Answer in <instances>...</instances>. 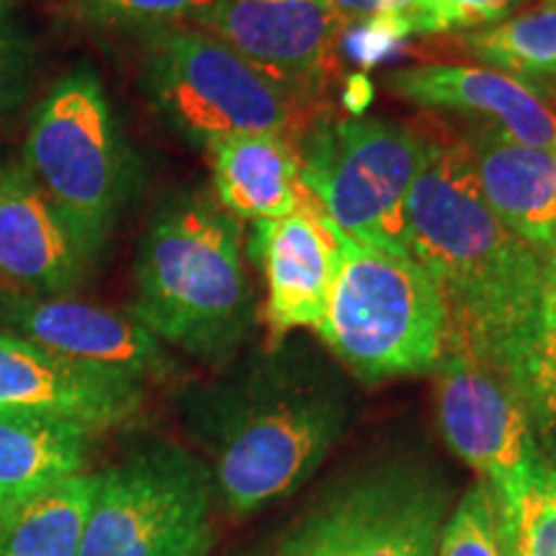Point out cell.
<instances>
[{
  "label": "cell",
  "instance_id": "obj_1",
  "mask_svg": "<svg viewBox=\"0 0 556 556\" xmlns=\"http://www.w3.org/2000/svg\"><path fill=\"white\" fill-rule=\"evenodd\" d=\"M184 409L222 505L248 516L323 467L345 433L351 400L332 361L307 340L283 338L227 379L189 392Z\"/></svg>",
  "mask_w": 556,
  "mask_h": 556
},
{
  "label": "cell",
  "instance_id": "obj_2",
  "mask_svg": "<svg viewBox=\"0 0 556 556\" xmlns=\"http://www.w3.org/2000/svg\"><path fill=\"white\" fill-rule=\"evenodd\" d=\"M407 240L448 312V340L497 368L536 304L544 253L486 206L464 142L428 139L407 197Z\"/></svg>",
  "mask_w": 556,
  "mask_h": 556
},
{
  "label": "cell",
  "instance_id": "obj_3",
  "mask_svg": "<svg viewBox=\"0 0 556 556\" xmlns=\"http://www.w3.org/2000/svg\"><path fill=\"white\" fill-rule=\"evenodd\" d=\"M131 315L206 364H227L258 325L242 222L204 189L170 193L144 227Z\"/></svg>",
  "mask_w": 556,
  "mask_h": 556
},
{
  "label": "cell",
  "instance_id": "obj_4",
  "mask_svg": "<svg viewBox=\"0 0 556 556\" xmlns=\"http://www.w3.org/2000/svg\"><path fill=\"white\" fill-rule=\"evenodd\" d=\"M139 31L144 99L191 148L208 150L238 135H283L296 142L328 111L189 24Z\"/></svg>",
  "mask_w": 556,
  "mask_h": 556
},
{
  "label": "cell",
  "instance_id": "obj_5",
  "mask_svg": "<svg viewBox=\"0 0 556 556\" xmlns=\"http://www.w3.org/2000/svg\"><path fill=\"white\" fill-rule=\"evenodd\" d=\"M317 336L366 384L433 374L448 340V312L409 253L343 235V255Z\"/></svg>",
  "mask_w": 556,
  "mask_h": 556
},
{
  "label": "cell",
  "instance_id": "obj_6",
  "mask_svg": "<svg viewBox=\"0 0 556 556\" xmlns=\"http://www.w3.org/2000/svg\"><path fill=\"white\" fill-rule=\"evenodd\" d=\"M24 168L52 201L90 266L99 263L131 191V160L93 67L67 70L34 109Z\"/></svg>",
  "mask_w": 556,
  "mask_h": 556
},
{
  "label": "cell",
  "instance_id": "obj_7",
  "mask_svg": "<svg viewBox=\"0 0 556 556\" xmlns=\"http://www.w3.org/2000/svg\"><path fill=\"white\" fill-rule=\"evenodd\" d=\"M426 148L407 124L330 109L296 139L302 186L319 212L348 240L394 253H409L407 197Z\"/></svg>",
  "mask_w": 556,
  "mask_h": 556
},
{
  "label": "cell",
  "instance_id": "obj_8",
  "mask_svg": "<svg viewBox=\"0 0 556 556\" xmlns=\"http://www.w3.org/2000/svg\"><path fill=\"white\" fill-rule=\"evenodd\" d=\"M214 497L201 458L176 443H144L96 471L80 556H208Z\"/></svg>",
  "mask_w": 556,
  "mask_h": 556
},
{
  "label": "cell",
  "instance_id": "obj_9",
  "mask_svg": "<svg viewBox=\"0 0 556 556\" xmlns=\"http://www.w3.org/2000/svg\"><path fill=\"white\" fill-rule=\"evenodd\" d=\"M448 490L426 467L389 462L348 475L287 528L276 556H438Z\"/></svg>",
  "mask_w": 556,
  "mask_h": 556
},
{
  "label": "cell",
  "instance_id": "obj_10",
  "mask_svg": "<svg viewBox=\"0 0 556 556\" xmlns=\"http://www.w3.org/2000/svg\"><path fill=\"white\" fill-rule=\"evenodd\" d=\"M433 374L443 438L503 503L544 462L520 400L497 368L464 348L446 345Z\"/></svg>",
  "mask_w": 556,
  "mask_h": 556
},
{
  "label": "cell",
  "instance_id": "obj_11",
  "mask_svg": "<svg viewBox=\"0 0 556 556\" xmlns=\"http://www.w3.org/2000/svg\"><path fill=\"white\" fill-rule=\"evenodd\" d=\"M180 24L212 34L276 80L323 101L340 73L348 21L328 0H217Z\"/></svg>",
  "mask_w": 556,
  "mask_h": 556
},
{
  "label": "cell",
  "instance_id": "obj_12",
  "mask_svg": "<svg viewBox=\"0 0 556 556\" xmlns=\"http://www.w3.org/2000/svg\"><path fill=\"white\" fill-rule=\"evenodd\" d=\"M245 253L258 266L266 289L258 317L268 328V345L296 330H317L338 276L343 232L315 201L307 197L281 219L253 222Z\"/></svg>",
  "mask_w": 556,
  "mask_h": 556
},
{
  "label": "cell",
  "instance_id": "obj_13",
  "mask_svg": "<svg viewBox=\"0 0 556 556\" xmlns=\"http://www.w3.org/2000/svg\"><path fill=\"white\" fill-rule=\"evenodd\" d=\"M0 332L137 381L168 377L173 361L131 312L73 296H26L0 291Z\"/></svg>",
  "mask_w": 556,
  "mask_h": 556
},
{
  "label": "cell",
  "instance_id": "obj_14",
  "mask_svg": "<svg viewBox=\"0 0 556 556\" xmlns=\"http://www.w3.org/2000/svg\"><path fill=\"white\" fill-rule=\"evenodd\" d=\"M142 405V381L0 332V407L58 417L96 435L129 426Z\"/></svg>",
  "mask_w": 556,
  "mask_h": 556
},
{
  "label": "cell",
  "instance_id": "obj_15",
  "mask_svg": "<svg viewBox=\"0 0 556 556\" xmlns=\"http://www.w3.org/2000/svg\"><path fill=\"white\" fill-rule=\"evenodd\" d=\"M384 88L415 106L451 111L556 155L554 88H541L484 65L430 62L389 70Z\"/></svg>",
  "mask_w": 556,
  "mask_h": 556
},
{
  "label": "cell",
  "instance_id": "obj_16",
  "mask_svg": "<svg viewBox=\"0 0 556 556\" xmlns=\"http://www.w3.org/2000/svg\"><path fill=\"white\" fill-rule=\"evenodd\" d=\"M90 263L24 163L0 165V283L26 296H70Z\"/></svg>",
  "mask_w": 556,
  "mask_h": 556
},
{
  "label": "cell",
  "instance_id": "obj_17",
  "mask_svg": "<svg viewBox=\"0 0 556 556\" xmlns=\"http://www.w3.org/2000/svg\"><path fill=\"white\" fill-rule=\"evenodd\" d=\"M471 168L486 206L541 253L556 250V155L475 124L467 139Z\"/></svg>",
  "mask_w": 556,
  "mask_h": 556
},
{
  "label": "cell",
  "instance_id": "obj_18",
  "mask_svg": "<svg viewBox=\"0 0 556 556\" xmlns=\"http://www.w3.org/2000/svg\"><path fill=\"white\" fill-rule=\"evenodd\" d=\"M214 199L238 219H281L307 201L294 139L238 135L214 142Z\"/></svg>",
  "mask_w": 556,
  "mask_h": 556
},
{
  "label": "cell",
  "instance_id": "obj_19",
  "mask_svg": "<svg viewBox=\"0 0 556 556\" xmlns=\"http://www.w3.org/2000/svg\"><path fill=\"white\" fill-rule=\"evenodd\" d=\"M90 438L58 417L0 407V528L26 503L83 475Z\"/></svg>",
  "mask_w": 556,
  "mask_h": 556
},
{
  "label": "cell",
  "instance_id": "obj_20",
  "mask_svg": "<svg viewBox=\"0 0 556 556\" xmlns=\"http://www.w3.org/2000/svg\"><path fill=\"white\" fill-rule=\"evenodd\" d=\"M500 374L520 400L539 456L556 467V250L544 253L536 304L507 343Z\"/></svg>",
  "mask_w": 556,
  "mask_h": 556
},
{
  "label": "cell",
  "instance_id": "obj_21",
  "mask_svg": "<svg viewBox=\"0 0 556 556\" xmlns=\"http://www.w3.org/2000/svg\"><path fill=\"white\" fill-rule=\"evenodd\" d=\"M96 475H75L26 503L0 528V556H80Z\"/></svg>",
  "mask_w": 556,
  "mask_h": 556
},
{
  "label": "cell",
  "instance_id": "obj_22",
  "mask_svg": "<svg viewBox=\"0 0 556 556\" xmlns=\"http://www.w3.org/2000/svg\"><path fill=\"white\" fill-rule=\"evenodd\" d=\"M458 45L479 65L552 88L556 83V5H531L500 24L464 34Z\"/></svg>",
  "mask_w": 556,
  "mask_h": 556
},
{
  "label": "cell",
  "instance_id": "obj_23",
  "mask_svg": "<svg viewBox=\"0 0 556 556\" xmlns=\"http://www.w3.org/2000/svg\"><path fill=\"white\" fill-rule=\"evenodd\" d=\"M500 510L507 556H556V467L536 464Z\"/></svg>",
  "mask_w": 556,
  "mask_h": 556
},
{
  "label": "cell",
  "instance_id": "obj_24",
  "mask_svg": "<svg viewBox=\"0 0 556 556\" xmlns=\"http://www.w3.org/2000/svg\"><path fill=\"white\" fill-rule=\"evenodd\" d=\"M438 556H507L503 510L484 479L471 484L448 513Z\"/></svg>",
  "mask_w": 556,
  "mask_h": 556
},
{
  "label": "cell",
  "instance_id": "obj_25",
  "mask_svg": "<svg viewBox=\"0 0 556 556\" xmlns=\"http://www.w3.org/2000/svg\"><path fill=\"white\" fill-rule=\"evenodd\" d=\"M528 0H409L405 13L413 37L477 31L518 13Z\"/></svg>",
  "mask_w": 556,
  "mask_h": 556
},
{
  "label": "cell",
  "instance_id": "obj_26",
  "mask_svg": "<svg viewBox=\"0 0 556 556\" xmlns=\"http://www.w3.org/2000/svg\"><path fill=\"white\" fill-rule=\"evenodd\" d=\"M217 0H78V11L86 21L124 29H150V26L180 24L193 11Z\"/></svg>",
  "mask_w": 556,
  "mask_h": 556
},
{
  "label": "cell",
  "instance_id": "obj_27",
  "mask_svg": "<svg viewBox=\"0 0 556 556\" xmlns=\"http://www.w3.org/2000/svg\"><path fill=\"white\" fill-rule=\"evenodd\" d=\"M31 41L11 0H0V122L24 101L31 78Z\"/></svg>",
  "mask_w": 556,
  "mask_h": 556
},
{
  "label": "cell",
  "instance_id": "obj_28",
  "mask_svg": "<svg viewBox=\"0 0 556 556\" xmlns=\"http://www.w3.org/2000/svg\"><path fill=\"white\" fill-rule=\"evenodd\" d=\"M409 37H413V29H409L402 11L353 21V24L345 26L343 39H340V58L345 54V58H353L364 67H371L379 60L397 52L402 41Z\"/></svg>",
  "mask_w": 556,
  "mask_h": 556
},
{
  "label": "cell",
  "instance_id": "obj_29",
  "mask_svg": "<svg viewBox=\"0 0 556 556\" xmlns=\"http://www.w3.org/2000/svg\"><path fill=\"white\" fill-rule=\"evenodd\" d=\"M328 3L348 21V24H353V21L384 16V13H397L402 9H407L409 0H328Z\"/></svg>",
  "mask_w": 556,
  "mask_h": 556
},
{
  "label": "cell",
  "instance_id": "obj_30",
  "mask_svg": "<svg viewBox=\"0 0 556 556\" xmlns=\"http://www.w3.org/2000/svg\"><path fill=\"white\" fill-rule=\"evenodd\" d=\"M340 101H343L348 116H364V111L371 106V101H374V83H371V78H368L366 73L348 75Z\"/></svg>",
  "mask_w": 556,
  "mask_h": 556
},
{
  "label": "cell",
  "instance_id": "obj_31",
  "mask_svg": "<svg viewBox=\"0 0 556 556\" xmlns=\"http://www.w3.org/2000/svg\"><path fill=\"white\" fill-rule=\"evenodd\" d=\"M541 3H548V5H556V0H541Z\"/></svg>",
  "mask_w": 556,
  "mask_h": 556
}]
</instances>
